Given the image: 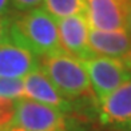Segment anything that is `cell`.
Masks as SVG:
<instances>
[{
    "label": "cell",
    "instance_id": "cell-16",
    "mask_svg": "<svg viewBox=\"0 0 131 131\" xmlns=\"http://www.w3.org/2000/svg\"><path fill=\"white\" fill-rule=\"evenodd\" d=\"M15 12L11 0H0V16H8Z\"/></svg>",
    "mask_w": 131,
    "mask_h": 131
},
{
    "label": "cell",
    "instance_id": "cell-15",
    "mask_svg": "<svg viewBox=\"0 0 131 131\" xmlns=\"http://www.w3.org/2000/svg\"><path fill=\"white\" fill-rule=\"evenodd\" d=\"M12 15L0 16V44L4 43V41H7L9 39L11 24H12Z\"/></svg>",
    "mask_w": 131,
    "mask_h": 131
},
{
    "label": "cell",
    "instance_id": "cell-14",
    "mask_svg": "<svg viewBox=\"0 0 131 131\" xmlns=\"http://www.w3.org/2000/svg\"><path fill=\"white\" fill-rule=\"evenodd\" d=\"M11 2L16 12H24V11L41 7L43 0H11Z\"/></svg>",
    "mask_w": 131,
    "mask_h": 131
},
{
    "label": "cell",
    "instance_id": "cell-8",
    "mask_svg": "<svg viewBox=\"0 0 131 131\" xmlns=\"http://www.w3.org/2000/svg\"><path fill=\"white\" fill-rule=\"evenodd\" d=\"M59 39L64 52L79 60H86L94 53L88 46V23L84 15H75L56 20Z\"/></svg>",
    "mask_w": 131,
    "mask_h": 131
},
{
    "label": "cell",
    "instance_id": "cell-5",
    "mask_svg": "<svg viewBox=\"0 0 131 131\" xmlns=\"http://www.w3.org/2000/svg\"><path fill=\"white\" fill-rule=\"evenodd\" d=\"M98 123L108 131H131V78L98 103Z\"/></svg>",
    "mask_w": 131,
    "mask_h": 131
},
{
    "label": "cell",
    "instance_id": "cell-3",
    "mask_svg": "<svg viewBox=\"0 0 131 131\" xmlns=\"http://www.w3.org/2000/svg\"><path fill=\"white\" fill-rule=\"evenodd\" d=\"M17 124L26 131H99L94 122L28 98L17 100Z\"/></svg>",
    "mask_w": 131,
    "mask_h": 131
},
{
    "label": "cell",
    "instance_id": "cell-20",
    "mask_svg": "<svg viewBox=\"0 0 131 131\" xmlns=\"http://www.w3.org/2000/svg\"><path fill=\"white\" fill-rule=\"evenodd\" d=\"M118 2L121 3V4L123 5V7H126V5L128 4V2H130V0H118Z\"/></svg>",
    "mask_w": 131,
    "mask_h": 131
},
{
    "label": "cell",
    "instance_id": "cell-1",
    "mask_svg": "<svg viewBox=\"0 0 131 131\" xmlns=\"http://www.w3.org/2000/svg\"><path fill=\"white\" fill-rule=\"evenodd\" d=\"M40 68L64 98L78 107V116L98 122V100L83 62L67 52L40 58Z\"/></svg>",
    "mask_w": 131,
    "mask_h": 131
},
{
    "label": "cell",
    "instance_id": "cell-6",
    "mask_svg": "<svg viewBox=\"0 0 131 131\" xmlns=\"http://www.w3.org/2000/svg\"><path fill=\"white\" fill-rule=\"evenodd\" d=\"M26 90V98L39 102L41 104L53 107L59 111L67 112L78 116V107L70 99L64 98L58 91V88L52 84V82L47 78V75L41 71V68H36L27 76L23 78Z\"/></svg>",
    "mask_w": 131,
    "mask_h": 131
},
{
    "label": "cell",
    "instance_id": "cell-13",
    "mask_svg": "<svg viewBox=\"0 0 131 131\" xmlns=\"http://www.w3.org/2000/svg\"><path fill=\"white\" fill-rule=\"evenodd\" d=\"M0 96L16 99L26 98V90L23 79H12V78H0Z\"/></svg>",
    "mask_w": 131,
    "mask_h": 131
},
{
    "label": "cell",
    "instance_id": "cell-12",
    "mask_svg": "<svg viewBox=\"0 0 131 131\" xmlns=\"http://www.w3.org/2000/svg\"><path fill=\"white\" fill-rule=\"evenodd\" d=\"M17 124V100L0 96V131H11Z\"/></svg>",
    "mask_w": 131,
    "mask_h": 131
},
{
    "label": "cell",
    "instance_id": "cell-7",
    "mask_svg": "<svg viewBox=\"0 0 131 131\" xmlns=\"http://www.w3.org/2000/svg\"><path fill=\"white\" fill-rule=\"evenodd\" d=\"M40 67V56L26 46L8 39L0 44V78L23 79Z\"/></svg>",
    "mask_w": 131,
    "mask_h": 131
},
{
    "label": "cell",
    "instance_id": "cell-4",
    "mask_svg": "<svg viewBox=\"0 0 131 131\" xmlns=\"http://www.w3.org/2000/svg\"><path fill=\"white\" fill-rule=\"evenodd\" d=\"M98 103L131 78L122 59L92 55L82 60Z\"/></svg>",
    "mask_w": 131,
    "mask_h": 131
},
{
    "label": "cell",
    "instance_id": "cell-19",
    "mask_svg": "<svg viewBox=\"0 0 131 131\" xmlns=\"http://www.w3.org/2000/svg\"><path fill=\"white\" fill-rule=\"evenodd\" d=\"M11 131H26L23 127H20L19 124H16V126H14L12 128H11Z\"/></svg>",
    "mask_w": 131,
    "mask_h": 131
},
{
    "label": "cell",
    "instance_id": "cell-9",
    "mask_svg": "<svg viewBox=\"0 0 131 131\" xmlns=\"http://www.w3.org/2000/svg\"><path fill=\"white\" fill-rule=\"evenodd\" d=\"M84 16L91 29H126V9L118 0H84Z\"/></svg>",
    "mask_w": 131,
    "mask_h": 131
},
{
    "label": "cell",
    "instance_id": "cell-11",
    "mask_svg": "<svg viewBox=\"0 0 131 131\" xmlns=\"http://www.w3.org/2000/svg\"><path fill=\"white\" fill-rule=\"evenodd\" d=\"M41 8L48 12L55 20H59L75 15H84L86 2L84 0H43Z\"/></svg>",
    "mask_w": 131,
    "mask_h": 131
},
{
    "label": "cell",
    "instance_id": "cell-17",
    "mask_svg": "<svg viewBox=\"0 0 131 131\" xmlns=\"http://www.w3.org/2000/svg\"><path fill=\"white\" fill-rule=\"evenodd\" d=\"M126 9V29L131 35V0L128 2V4L124 7Z\"/></svg>",
    "mask_w": 131,
    "mask_h": 131
},
{
    "label": "cell",
    "instance_id": "cell-18",
    "mask_svg": "<svg viewBox=\"0 0 131 131\" xmlns=\"http://www.w3.org/2000/svg\"><path fill=\"white\" fill-rule=\"evenodd\" d=\"M122 60H123L124 66H126V67H127V70H128L130 72H131V48H130V51L127 52V55L124 56V58L122 59Z\"/></svg>",
    "mask_w": 131,
    "mask_h": 131
},
{
    "label": "cell",
    "instance_id": "cell-10",
    "mask_svg": "<svg viewBox=\"0 0 131 131\" xmlns=\"http://www.w3.org/2000/svg\"><path fill=\"white\" fill-rule=\"evenodd\" d=\"M88 46L94 55L123 59L131 48V35L127 29L88 31Z\"/></svg>",
    "mask_w": 131,
    "mask_h": 131
},
{
    "label": "cell",
    "instance_id": "cell-2",
    "mask_svg": "<svg viewBox=\"0 0 131 131\" xmlns=\"http://www.w3.org/2000/svg\"><path fill=\"white\" fill-rule=\"evenodd\" d=\"M9 38L26 46L40 58L63 52L58 23L41 7L24 12L15 11Z\"/></svg>",
    "mask_w": 131,
    "mask_h": 131
}]
</instances>
